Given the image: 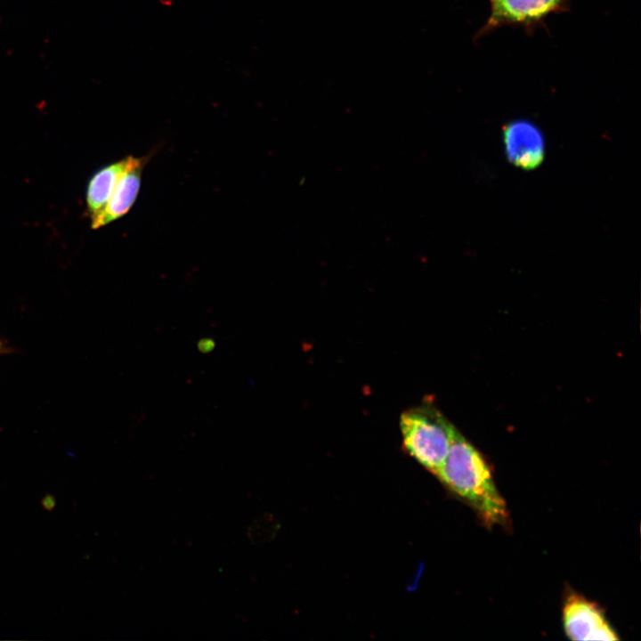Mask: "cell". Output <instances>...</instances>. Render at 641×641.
I'll use <instances>...</instances> for the list:
<instances>
[{
	"label": "cell",
	"mask_w": 641,
	"mask_h": 641,
	"mask_svg": "<svg viewBox=\"0 0 641 641\" xmlns=\"http://www.w3.org/2000/svg\"><path fill=\"white\" fill-rule=\"evenodd\" d=\"M436 477L467 501L487 524L507 522V504L495 484L489 465L455 426L447 456Z\"/></svg>",
	"instance_id": "cell-1"
},
{
	"label": "cell",
	"mask_w": 641,
	"mask_h": 641,
	"mask_svg": "<svg viewBox=\"0 0 641 641\" xmlns=\"http://www.w3.org/2000/svg\"><path fill=\"white\" fill-rule=\"evenodd\" d=\"M399 425L404 450L436 476L447 456L454 426L429 403L407 409Z\"/></svg>",
	"instance_id": "cell-2"
},
{
	"label": "cell",
	"mask_w": 641,
	"mask_h": 641,
	"mask_svg": "<svg viewBox=\"0 0 641 641\" xmlns=\"http://www.w3.org/2000/svg\"><path fill=\"white\" fill-rule=\"evenodd\" d=\"M563 624L565 634L572 640L619 639L602 608L576 592H569L565 597Z\"/></svg>",
	"instance_id": "cell-3"
},
{
	"label": "cell",
	"mask_w": 641,
	"mask_h": 641,
	"mask_svg": "<svg viewBox=\"0 0 641 641\" xmlns=\"http://www.w3.org/2000/svg\"><path fill=\"white\" fill-rule=\"evenodd\" d=\"M503 142L508 161L523 170H533L544 160V137L530 121L518 119L506 124Z\"/></svg>",
	"instance_id": "cell-4"
},
{
	"label": "cell",
	"mask_w": 641,
	"mask_h": 641,
	"mask_svg": "<svg viewBox=\"0 0 641 641\" xmlns=\"http://www.w3.org/2000/svg\"><path fill=\"white\" fill-rule=\"evenodd\" d=\"M146 158L131 156L130 162L118 181L101 214L92 221V228L98 229L124 215L133 207L140 192Z\"/></svg>",
	"instance_id": "cell-5"
},
{
	"label": "cell",
	"mask_w": 641,
	"mask_h": 641,
	"mask_svg": "<svg viewBox=\"0 0 641 641\" xmlns=\"http://www.w3.org/2000/svg\"><path fill=\"white\" fill-rule=\"evenodd\" d=\"M569 0H490L491 14L485 28L506 24L540 21L562 9Z\"/></svg>",
	"instance_id": "cell-6"
},
{
	"label": "cell",
	"mask_w": 641,
	"mask_h": 641,
	"mask_svg": "<svg viewBox=\"0 0 641 641\" xmlns=\"http://www.w3.org/2000/svg\"><path fill=\"white\" fill-rule=\"evenodd\" d=\"M131 156L107 165L90 179L86 191V206L91 221L104 210L121 174L126 169Z\"/></svg>",
	"instance_id": "cell-7"
},
{
	"label": "cell",
	"mask_w": 641,
	"mask_h": 641,
	"mask_svg": "<svg viewBox=\"0 0 641 641\" xmlns=\"http://www.w3.org/2000/svg\"><path fill=\"white\" fill-rule=\"evenodd\" d=\"M40 503L45 511L52 512L56 507L57 500L53 494L46 493L42 497Z\"/></svg>",
	"instance_id": "cell-8"
},
{
	"label": "cell",
	"mask_w": 641,
	"mask_h": 641,
	"mask_svg": "<svg viewBox=\"0 0 641 641\" xmlns=\"http://www.w3.org/2000/svg\"><path fill=\"white\" fill-rule=\"evenodd\" d=\"M215 345V341L211 338H203L198 342V349L204 353L211 352Z\"/></svg>",
	"instance_id": "cell-9"
},
{
	"label": "cell",
	"mask_w": 641,
	"mask_h": 641,
	"mask_svg": "<svg viewBox=\"0 0 641 641\" xmlns=\"http://www.w3.org/2000/svg\"><path fill=\"white\" fill-rule=\"evenodd\" d=\"M9 351L10 348L5 345V343L0 340V355L8 353Z\"/></svg>",
	"instance_id": "cell-10"
},
{
	"label": "cell",
	"mask_w": 641,
	"mask_h": 641,
	"mask_svg": "<svg viewBox=\"0 0 641 641\" xmlns=\"http://www.w3.org/2000/svg\"><path fill=\"white\" fill-rule=\"evenodd\" d=\"M173 0H160V2L166 5L172 4Z\"/></svg>",
	"instance_id": "cell-11"
}]
</instances>
